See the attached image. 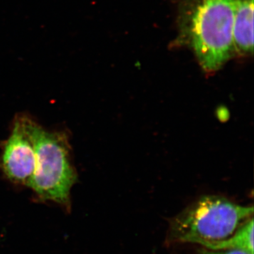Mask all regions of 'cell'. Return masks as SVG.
Here are the masks:
<instances>
[{"label":"cell","mask_w":254,"mask_h":254,"mask_svg":"<svg viewBox=\"0 0 254 254\" xmlns=\"http://www.w3.org/2000/svg\"><path fill=\"white\" fill-rule=\"evenodd\" d=\"M235 0H184L180 5L177 46L193 50L201 67L214 72L235 53Z\"/></svg>","instance_id":"6da1fadb"},{"label":"cell","mask_w":254,"mask_h":254,"mask_svg":"<svg viewBox=\"0 0 254 254\" xmlns=\"http://www.w3.org/2000/svg\"><path fill=\"white\" fill-rule=\"evenodd\" d=\"M253 213V206L217 195L202 197L170 221L167 243L197 244L208 249L231 237Z\"/></svg>","instance_id":"7a4b0ae2"},{"label":"cell","mask_w":254,"mask_h":254,"mask_svg":"<svg viewBox=\"0 0 254 254\" xmlns=\"http://www.w3.org/2000/svg\"><path fill=\"white\" fill-rule=\"evenodd\" d=\"M36 168L28 187L41 199L70 208V192L77 180L70 146L63 132L49 131L32 122Z\"/></svg>","instance_id":"3957f363"},{"label":"cell","mask_w":254,"mask_h":254,"mask_svg":"<svg viewBox=\"0 0 254 254\" xmlns=\"http://www.w3.org/2000/svg\"><path fill=\"white\" fill-rule=\"evenodd\" d=\"M28 117L18 116L13 124L1 155V165L8 179L28 187L36 168V148Z\"/></svg>","instance_id":"277c9868"},{"label":"cell","mask_w":254,"mask_h":254,"mask_svg":"<svg viewBox=\"0 0 254 254\" xmlns=\"http://www.w3.org/2000/svg\"><path fill=\"white\" fill-rule=\"evenodd\" d=\"M254 0H235L233 43L235 53L253 55Z\"/></svg>","instance_id":"5b68a950"},{"label":"cell","mask_w":254,"mask_h":254,"mask_svg":"<svg viewBox=\"0 0 254 254\" xmlns=\"http://www.w3.org/2000/svg\"><path fill=\"white\" fill-rule=\"evenodd\" d=\"M208 250H238L254 254V218L247 220L231 237L210 246Z\"/></svg>","instance_id":"8992f818"},{"label":"cell","mask_w":254,"mask_h":254,"mask_svg":"<svg viewBox=\"0 0 254 254\" xmlns=\"http://www.w3.org/2000/svg\"><path fill=\"white\" fill-rule=\"evenodd\" d=\"M199 254H252L243 250H210L208 249H200L198 251Z\"/></svg>","instance_id":"52a82bcc"}]
</instances>
